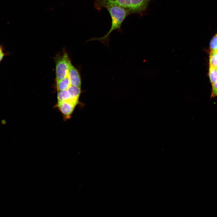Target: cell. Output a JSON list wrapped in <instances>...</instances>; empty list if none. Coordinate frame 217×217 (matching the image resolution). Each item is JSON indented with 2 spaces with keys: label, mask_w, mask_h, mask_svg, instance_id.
I'll return each instance as SVG.
<instances>
[{
  "label": "cell",
  "mask_w": 217,
  "mask_h": 217,
  "mask_svg": "<svg viewBox=\"0 0 217 217\" xmlns=\"http://www.w3.org/2000/svg\"><path fill=\"white\" fill-rule=\"evenodd\" d=\"M150 0H95V7L98 10L116 6L121 7L129 13H138L144 11Z\"/></svg>",
  "instance_id": "1"
},
{
  "label": "cell",
  "mask_w": 217,
  "mask_h": 217,
  "mask_svg": "<svg viewBox=\"0 0 217 217\" xmlns=\"http://www.w3.org/2000/svg\"><path fill=\"white\" fill-rule=\"evenodd\" d=\"M106 8L110 13L112 19V25L110 30L104 36L92 38L89 39V41L96 40L103 41L106 40L113 31L120 29L122 23L129 14L125 9L119 6H114Z\"/></svg>",
  "instance_id": "2"
},
{
  "label": "cell",
  "mask_w": 217,
  "mask_h": 217,
  "mask_svg": "<svg viewBox=\"0 0 217 217\" xmlns=\"http://www.w3.org/2000/svg\"><path fill=\"white\" fill-rule=\"evenodd\" d=\"M55 61L56 80L57 83L68 76L71 62L68 54L66 52L58 55L56 58Z\"/></svg>",
  "instance_id": "3"
},
{
  "label": "cell",
  "mask_w": 217,
  "mask_h": 217,
  "mask_svg": "<svg viewBox=\"0 0 217 217\" xmlns=\"http://www.w3.org/2000/svg\"><path fill=\"white\" fill-rule=\"evenodd\" d=\"M78 100L70 99L61 102H57L56 107L62 114L64 120L70 118Z\"/></svg>",
  "instance_id": "4"
},
{
  "label": "cell",
  "mask_w": 217,
  "mask_h": 217,
  "mask_svg": "<svg viewBox=\"0 0 217 217\" xmlns=\"http://www.w3.org/2000/svg\"><path fill=\"white\" fill-rule=\"evenodd\" d=\"M68 76L71 85L81 87V81L79 72L71 62L69 66Z\"/></svg>",
  "instance_id": "5"
},
{
  "label": "cell",
  "mask_w": 217,
  "mask_h": 217,
  "mask_svg": "<svg viewBox=\"0 0 217 217\" xmlns=\"http://www.w3.org/2000/svg\"><path fill=\"white\" fill-rule=\"evenodd\" d=\"M71 99L79 100L81 93L80 87L71 85L67 90Z\"/></svg>",
  "instance_id": "6"
},
{
  "label": "cell",
  "mask_w": 217,
  "mask_h": 217,
  "mask_svg": "<svg viewBox=\"0 0 217 217\" xmlns=\"http://www.w3.org/2000/svg\"><path fill=\"white\" fill-rule=\"evenodd\" d=\"M71 85L68 76L56 83V87L58 91L67 90Z\"/></svg>",
  "instance_id": "7"
},
{
  "label": "cell",
  "mask_w": 217,
  "mask_h": 217,
  "mask_svg": "<svg viewBox=\"0 0 217 217\" xmlns=\"http://www.w3.org/2000/svg\"><path fill=\"white\" fill-rule=\"evenodd\" d=\"M58 92L57 102H61L71 99L70 95L67 90L58 91Z\"/></svg>",
  "instance_id": "8"
},
{
  "label": "cell",
  "mask_w": 217,
  "mask_h": 217,
  "mask_svg": "<svg viewBox=\"0 0 217 217\" xmlns=\"http://www.w3.org/2000/svg\"><path fill=\"white\" fill-rule=\"evenodd\" d=\"M209 75L210 82L212 85L217 81V68L210 66Z\"/></svg>",
  "instance_id": "9"
},
{
  "label": "cell",
  "mask_w": 217,
  "mask_h": 217,
  "mask_svg": "<svg viewBox=\"0 0 217 217\" xmlns=\"http://www.w3.org/2000/svg\"><path fill=\"white\" fill-rule=\"evenodd\" d=\"M210 66L217 68V51H211L209 56Z\"/></svg>",
  "instance_id": "10"
},
{
  "label": "cell",
  "mask_w": 217,
  "mask_h": 217,
  "mask_svg": "<svg viewBox=\"0 0 217 217\" xmlns=\"http://www.w3.org/2000/svg\"><path fill=\"white\" fill-rule=\"evenodd\" d=\"M11 54L10 52L5 49L3 44H0V63L5 56L10 55Z\"/></svg>",
  "instance_id": "11"
},
{
  "label": "cell",
  "mask_w": 217,
  "mask_h": 217,
  "mask_svg": "<svg viewBox=\"0 0 217 217\" xmlns=\"http://www.w3.org/2000/svg\"><path fill=\"white\" fill-rule=\"evenodd\" d=\"M211 51H217V34L212 39L210 42Z\"/></svg>",
  "instance_id": "12"
},
{
  "label": "cell",
  "mask_w": 217,
  "mask_h": 217,
  "mask_svg": "<svg viewBox=\"0 0 217 217\" xmlns=\"http://www.w3.org/2000/svg\"><path fill=\"white\" fill-rule=\"evenodd\" d=\"M217 96V81L212 85L211 97Z\"/></svg>",
  "instance_id": "13"
},
{
  "label": "cell",
  "mask_w": 217,
  "mask_h": 217,
  "mask_svg": "<svg viewBox=\"0 0 217 217\" xmlns=\"http://www.w3.org/2000/svg\"></svg>",
  "instance_id": "14"
}]
</instances>
